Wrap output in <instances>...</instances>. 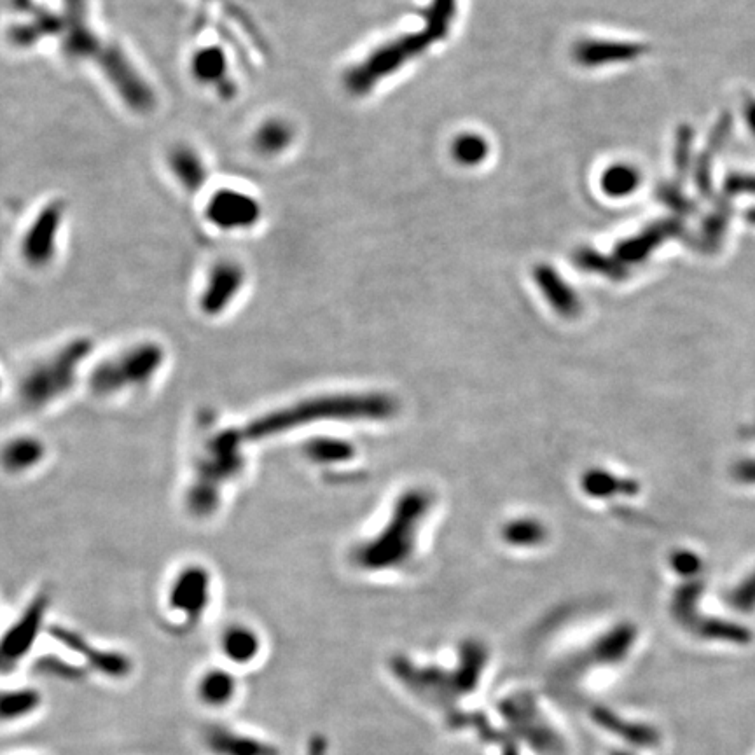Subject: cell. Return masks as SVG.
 Instances as JSON below:
<instances>
[{"label":"cell","mask_w":755,"mask_h":755,"mask_svg":"<svg viewBox=\"0 0 755 755\" xmlns=\"http://www.w3.org/2000/svg\"><path fill=\"white\" fill-rule=\"evenodd\" d=\"M542 537L541 525L535 521H514L506 530V539L513 544H537Z\"/></svg>","instance_id":"cell-34"},{"label":"cell","mask_w":755,"mask_h":755,"mask_svg":"<svg viewBox=\"0 0 755 755\" xmlns=\"http://www.w3.org/2000/svg\"><path fill=\"white\" fill-rule=\"evenodd\" d=\"M0 388H2V380H0Z\"/></svg>","instance_id":"cell-42"},{"label":"cell","mask_w":755,"mask_h":755,"mask_svg":"<svg viewBox=\"0 0 755 755\" xmlns=\"http://www.w3.org/2000/svg\"><path fill=\"white\" fill-rule=\"evenodd\" d=\"M247 284V271L233 257L215 259L208 266L198 296V308L205 317L217 319L231 310Z\"/></svg>","instance_id":"cell-9"},{"label":"cell","mask_w":755,"mask_h":755,"mask_svg":"<svg viewBox=\"0 0 755 755\" xmlns=\"http://www.w3.org/2000/svg\"><path fill=\"white\" fill-rule=\"evenodd\" d=\"M243 430L224 429L208 437L194 462L193 479L222 490L242 476L245 469Z\"/></svg>","instance_id":"cell-6"},{"label":"cell","mask_w":755,"mask_h":755,"mask_svg":"<svg viewBox=\"0 0 755 755\" xmlns=\"http://www.w3.org/2000/svg\"><path fill=\"white\" fill-rule=\"evenodd\" d=\"M534 277L544 298L548 299L555 312L563 317H574L581 310V303L575 291H572V287L563 280L562 275L549 264H539L534 270Z\"/></svg>","instance_id":"cell-19"},{"label":"cell","mask_w":755,"mask_h":755,"mask_svg":"<svg viewBox=\"0 0 755 755\" xmlns=\"http://www.w3.org/2000/svg\"><path fill=\"white\" fill-rule=\"evenodd\" d=\"M486 665V651L478 642H467L462 651V659L457 673L453 675L455 691L467 694L478 687L479 677Z\"/></svg>","instance_id":"cell-27"},{"label":"cell","mask_w":755,"mask_h":755,"mask_svg":"<svg viewBox=\"0 0 755 755\" xmlns=\"http://www.w3.org/2000/svg\"><path fill=\"white\" fill-rule=\"evenodd\" d=\"M637 630L631 624H621L600 638L582 659L584 665H616L623 661L635 644Z\"/></svg>","instance_id":"cell-21"},{"label":"cell","mask_w":755,"mask_h":755,"mask_svg":"<svg viewBox=\"0 0 755 755\" xmlns=\"http://www.w3.org/2000/svg\"><path fill=\"white\" fill-rule=\"evenodd\" d=\"M167 354L160 343L142 341L100 362L91 371L90 388L98 397H112L153 383Z\"/></svg>","instance_id":"cell-4"},{"label":"cell","mask_w":755,"mask_h":755,"mask_svg":"<svg viewBox=\"0 0 755 755\" xmlns=\"http://www.w3.org/2000/svg\"><path fill=\"white\" fill-rule=\"evenodd\" d=\"M212 603V574L203 565H188L175 575L167 605L186 624L200 623Z\"/></svg>","instance_id":"cell-11"},{"label":"cell","mask_w":755,"mask_h":755,"mask_svg":"<svg viewBox=\"0 0 755 755\" xmlns=\"http://www.w3.org/2000/svg\"><path fill=\"white\" fill-rule=\"evenodd\" d=\"M733 476L740 483L755 485V460H740L733 467Z\"/></svg>","instance_id":"cell-37"},{"label":"cell","mask_w":755,"mask_h":755,"mask_svg":"<svg viewBox=\"0 0 755 755\" xmlns=\"http://www.w3.org/2000/svg\"><path fill=\"white\" fill-rule=\"evenodd\" d=\"M39 670L46 675H53L58 679L76 680L83 675L81 668H77L72 663H67L63 659H56L53 656H48L46 659H42L39 663Z\"/></svg>","instance_id":"cell-35"},{"label":"cell","mask_w":755,"mask_h":755,"mask_svg":"<svg viewBox=\"0 0 755 755\" xmlns=\"http://www.w3.org/2000/svg\"><path fill=\"white\" fill-rule=\"evenodd\" d=\"M696 637L703 640H715V642H731V644L747 645L752 640L749 628L733 621L715 619V617L698 616L694 623L689 626Z\"/></svg>","instance_id":"cell-26"},{"label":"cell","mask_w":755,"mask_h":755,"mask_svg":"<svg viewBox=\"0 0 755 755\" xmlns=\"http://www.w3.org/2000/svg\"><path fill=\"white\" fill-rule=\"evenodd\" d=\"M203 740L214 755H278L270 743L222 726L208 728Z\"/></svg>","instance_id":"cell-16"},{"label":"cell","mask_w":755,"mask_h":755,"mask_svg":"<svg viewBox=\"0 0 755 755\" xmlns=\"http://www.w3.org/2000/svg\"><path fill=\"white\" fill-rule=\"evenodd\" d=\"M165 167L172 181L184 193H200L207 186L208 163L198 147L191 142H175L165 153Z\"/></svg>","instance_id":"cell-13"},{"label":"cell","mask_w":755,"mask_h":755,"mask_svg":"<svg viewBox=\"0 0 755 755\" xmlns=\"http://www.w3.org/2000/svg\"><path fill=\"white\" fill-rule=\"evenodd\" d=\"M701 593H703V584L698 581H691L684 584L673 596L672 614L682 626L689 628L694 623V619L700 616L698 614V600H700Z\"/></svg>","instance_id":"cell-29"},{"label":"cell","mask_w":755,"mask_h":755,"mask_svg":"<svg viewBox=\"0 0 755 755\" xmlns=\"http://www.w3.org/2000/svg\"><path fill=\"white\" fill-rule=\"evenodd\" d=\"M584 490L593 495V497H609L614 493H635L637 485L633 481H621L614 478L609 472L595 471L589 472L584 478Z\"/></svg>","instance_id":"cell-30"},{"label":"cell","mask_w":755,"mask_h":755,"mask_svg":"<svg viewBox=\"0 0 755 755\" xmlns=\"http://www.w3.org/2000/svg\"><path fill=\"white\" fill-rule=\"evenodd\" d=\"M44 696L35 687H14L0 691V722L25 721L42 707Z\"/></svg>","instance_id":"cell-24"},{"label":"cell","mask_w":755,"mask_h":755,"mask_svg":"<svg viewBox=\"0 0 755 755\" xmlns=\"http://www.w3.org/2000/svg\"><path fill=\"white\" fill-rule=\"evenodd\" d=\"M91 352V340L76 338L35 362L21 380L23 404L30 409H42L69 394Z\"/></svg>","instance_id":"cell-3"},{"label":"cell","mask_w":755,"mask_h":755,"mask_svg":"<svg viewBox=\"0 0 755 755\" xmlns=\"http://www.w3.org/2000/svg\"><path fill=\"white\" fill-rule=\"evenodd\" d=\"M672 565L675 572L686 577H693L701 570V560L691 551H679L672 558Z\"/></svg>","instance_id":"cell-36"},{"label":"cell","mask_w":755,"mask_h":755,"mask_svg":"<svg viewBox=\"0 0 755 755\" xmlns=\"http://www.w3.org/2000/svg\"><path fill=\"white\" fill-rule=\"evenodd\" d=\"M65 224L63 201H49L37 210L21 235L20 256L32 270H44L55 263Z\"/></svg>","instance_id":"cell-8"},{"label":"cell","mask_w":755,"mask_h":755,"mask_svg":"<svg viewBox=\"0 0 755 755\" xmlns=\"http://www.w3.org/2000/svg\"><path fill=\"white\" fill-rule=\"evenodd\" d=\"M591 717H593V721H595L600 728L609 731L612 735L619 736L621 740L630 743L633 747H638V749H652V747H658L659 740H661L658 731L651 728V726L637 724V722L624 721L619 715L610 712L607 708H593V710H591Z\"/></svg>","instance_id":"cell-17"},{"label":"cell","mask_w":755,"mask_h":755,"mask_svg":"<svg viewBox=\"0 0 755 755\" xmlns=\"http://www.w3.org/2000/svg\"><path fill=\"white\" fill-rule=\"evenodd\" d=\"M49 596L41 593L0 637V675L13 672L34 649L48 614Z\"/></svg>","instance_id":"cell-10"},{"label":"cell","mask_w":755,"mask_h":755,"mask_svg":"<svg viewBox=\"0 0 755 755\" xmlns=\"http://www.w3.org/2000/svg\"><path fill=\"white\" fill-rule=\"evenodd\" d=\"M263 217V205L254 194L238 186H221L203 203V219L210 228L236 235L256 228Z\"/></svg>","instance_id":"cell-7"},{"label":"cell","mask_w":755,"mask_h":755,"mask_svg":"<svg viewBox=\"0 0 755 755\" xmlns=\"http://www.w3.org/2000/svg\"><path fill=\"white\" fill-rule=\"evenodd\" d=\"M196 693L205 707L224 708L233 703L238 693V680L233 673L212 668L201 675Z\"/></svg>","instance_id":"cell-23"},{"label":"cell","mask_w":755,"mask_h":755,"mask_svg":"<svg viewBox=\"0 0 755 755\" xmlns=\"http://www.w3.org/2000/svg\"><path fill=\"white\" fill-rule=\"evenodd\" d=\"M502 755H520L518 750L514 749L513 745H507L506 750L502 752Z\"/></svg>","instance_id":"cell-39"},{"label":"cell","mask_w":755,"mask_h":755,"mask_svg":"<svg viewBox=\"0 0 755 755\" xmlns=\"http://www.w3.org/2000/svg\"><path fill=\"white\" fill-rule=\"evenodd\" d=\"M189 76L201 88L226 91L229 88L228 53L219 44H203L189 55Z\"/></svg>","instance_id":"cell-14"},{"label":"cell","mask_w":755,"mask_h":755,"mask_svg":"<svg viewBox=\"0 0 755 755\" xmlns=\"http://www.w3.org/2000/svg\"><path fill=\"white\" fill-rule=\"evenodd\" d=\"M455 11L457 0H432L429 9L423 14L425 27L422 32L402 35L399 39L388 42L371 53L368 60L348 70L345 77L348 90L354 95H366L383 77L394 74L404 63L425 53L432 44L446 39L450 34Z\"/></svg>","instance_id":"cell-1"},{"label":"cell","mask_w":755,"mask_h":755,"mask_svg":"<svg viewBox=\"0 0 755 755\" xmlns=\"http://www.w3.org/2000/svg\"><path fill=\"white\" fill-rule=\"evenodd\" d=\"M392 411L394 402L383 395L315 397L298 402L291 408L278 409L268 415L259 416L243 429V434L247 441H261L308 423L324 422L334 418H381L390 415Z\"/></svg>","instance_id":"cell-2"},{"label":"cell","mask_w":755,"mask_h":755,"mask_svg":"<svg viewBox=\"0 0 755 755\" xmlns=\"http://www.w3.org/2000/svg\"><path fill=\"white\" fill-rule=\"evenodd\" d=\"M610 755H633L630 752H624V750H614Z\"/></svg>","instance_id":"cell-40"},{"label":"cell","mask_w":755,"mask_h":755,"mask_svg":"<svg viewBox=\"0 0 755 755\" xmlns=\"http://www.w3.org/2000/svg\"><path fill=\"white\" fill-rule=\"evenodd\" d=\"M294 142V126L284 118L261 121L250 135L252 151L261 158H277Z\"/></svg>","instance_id":"cell-20"},{"label":"cell","mask_w":755,"mask_h":755,"mask_svg":"<svg viewBox=\"0 0 755 755\" xmlns=\"http://www.w3.org/2000/svg\"><path fill=\"white\" fill-rule=\"evenodd\" d=\"M308 755H326V740L324 738H313Z\"/></svg>","instance_id":"cell-38"},{"label":"cell","mask_w":755,"mask_h":755,"mask_svg":"<svg viewBox=\"0 0 755 755\" xmlns=\"http://www.w3.org/2000/svg\"><path fill=\"white\" fill-rule=\"evenodd\" d=\"M637 53L635 46L607 41H581L574 49L575 62L582 67H596L605 63L626 60Z\"/></svg>","instance_id":"cell-25"},{"label":"cell","mask_w":755,"mask_h":755,"mask_svg":"<svg viewBox=\"0 0 755 755\" xmlns=\"http://www.w3.org/2000/svg\"><path fill=\"white\" fill-rule=\"evenodd\" d=\"M451 154L464 167H478L490 154L488 140L479 133H460L451 144Z\"/></svg>","instance_id":"cell-28"},{"label":"cell","mask_w":755,"mask_h":755,"mask_svg":"<svg viewBox=\"0 0 755 755\" xmlns=\"http://www.w3.org/2000/svg\"><path fill=\"white\" fill-rule=\"evenodd\" d=\"M637 174L626 165L610 167L602 177V188L610 196H623L637 186Z\"/></svg>","instance_id":"cell-32"},{"label":"cell","mask_w":755,"mask_h":755,"mask_svg":"<svg viewBox=\"0 0 755 755\" xmlns=\"http://www.w3.org/2000/svg\"><path fill=\"white\" fill-rule=\"evenodd\" d=\"M306 457L312 458L317 464H333L347 460L352 455V446L334 439H315L306 444Z\"/></svg>","instance_id":"cell-31"},{"label":"cell","mask_w":755,"mask_h":755,"mask_svg":"<svg viewBox=\"0 0 755 755\" xmlns=\"http://www.w3.org/2000/svg\"><path fill=\"white\" fill-rule=\"evenodd\" d=\"M395 673L399 679L408 684L420 696L434 698V701H446L455 691L453 677H448L439 670H416L415 666L409 665L408 661H395Z\"/></svg>","instance_id":"cell-18"},{"label":"cell","mask_w":755,"mask_h":755,"mask_svg":"<svg viewBox=\"0 0 755 755\" xmlns=\"http://www.w3.org/2000/svg\"><path fill=\"white\" fill-rule=\"evenodd\" d=\"M427 507L429 499L423 493L404 495L395 509L394 520L390 521L380 539L361 549L357 558L362 567H394L404 562V558H408L415 548L416 525L422 520Z\"/></svg>","instance_id":"cell-5"},{"label":"cell","mask_w":755,"mask_h":755,"mask_svg":"<svg viewBox=\"0 0 755 755\" xmlns=\"http://www.w3.org/2000/svg\"><path fill=\"white\" fill-rule=\"evenodd\" d=\"M48 455L46 444L39 437L23 436L9 437L0 446V467L7 474H27L37 469Z\"/></svg>","instance_id":"cell-15"},{"label":"cell","mask_w":755,"mask_h":755,"mask_svg":"<svg viewBox=\"0 0 755 755\" xmlns=\"http://www.w3.org/2000/svg\"><path fill=\"white\" fill-rule=\"evenodd\" d=\"M750 434H754V436H755V425H754V427H752V430H750Z\"/></svg>","instance_id":"cell-41"},{"label":"cell","mask_w":755,"mask_h":755,"mask_svg":"<svg viewBox=\"0 0 755 755\" xmlns=\"http://www.w3.org/2000/svg\"><path fill=\"white\" fill-rule=\"evenodd\" d=\"M48 631L49 635L55 638L56 642H60L67 651L83 659L86 666L93 672L112 680L126 679L132 673V659L123 652L95 647L81 633L65 626H49Z\"/></svg>","instance_id":"cell-12"},{"label":"cell","mask_w":755,"mask_h":755,"mask_svg":"<svg viewBox=\"0 0 755 755\" xmlns=\"http://www.w3.org/2000/svg\"><path fill=\"white\" fill-rule=\"evenodd\" d=\"M726 603L738 612H752L755 609V570L742 584L729 591Z\"/></svg>","instance_id":"cell-33"},{"label":"cell","mask_w":755,"mask_h":755,"mask_svg":"<svg viewBox=\"0 0 755 755\" xmlns=\"http://www.w3.org/2000/svg\"><path fill=\"white\" fill-rule=\"evenodd\" d=\"M261 647V638L250 626L233 624L222 631L221 651L233 665H250L256 661Z\"/></svg>","instance_id":"cell-22"}]
</instances>
